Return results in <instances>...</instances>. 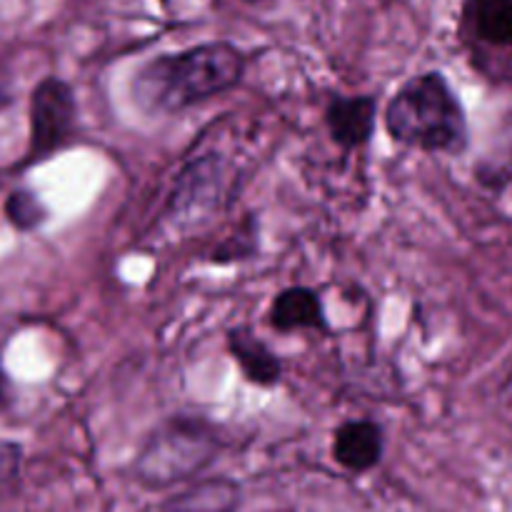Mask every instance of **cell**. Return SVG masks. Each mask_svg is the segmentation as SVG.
<instances>
[{
	"label": "cell",
	"mask_w": 512,
	"mask_h": 512,
	"mask_svg": "<svg viewBox=\"0 0 512 512\" xmlns=\"http://www.w3.org/2000/svg\"><path fill=\"white\" fill-rule=\"evenodd\" d=\"M225 343H228L230 358L235 360L248 383L258 388H275L283 380V360L270 350L265 340L258 338L253 328L235 325L225 335Z\"/></svg>",
	"instance_id": "9c48e42d"
},
{
	"label": "cell",
	"mask_w": 512,
	"mask_h": 512,
	"mask_svg": "<svg viewBox=\"0 0 512 512\" xmlns=\"http://www.w3.org/2000/svg\"><path fill=\"white\" fill-rule=\"evenodd\" d=\"M253 238H258V233H255V230H250L248 235H245V238H230V240H225L223 245H220L218 250H215L213 253V260L215 263H233V260H248V255H253V250H255V243H253Z\"/></svg>",
	"instance_id": "4fadbf2b"
},
{
	"label": "cell",
	"mask_w": 512,
	"mask_h": 512,
	"mask_svg": "<svg viewBox=\"0 0 512 512\" xmlns=\"http://www.w3.org/2000/svg\"><path fill=\"white\" fill-rule=\"evenodd\" d=\"M240 485L228 478H208L188 485L160 505V512H238Z\"/></svg>",
	"instance_id": "30bf717a"
},
{
	"label": "cell",
	"mask_w": 512,
	"mask_h": 512,
	"mask_svg": "<svg viewBox=\"0 0 512 512\" xmlns=\"http://www.w3.org/2000/svg\"><path fill=\"white\" fill-rule=\"evenodd\" d=\"M228 448V435L203 415L178 413L150 430L133 463L135 480L150 490L188 483Z\"/></svg>",
	"instance_id": "3957f363"
},
{
	"label": "cell",
	"mask_w": 512,
	"mask_h": 512,
	"mask_svg": "<svg viewBox=\"0 0 512 512\" xmlns=\"http://www.w3.org/2000/svg\"><path fill=\"white\" fill-rule=\"evenodd\" d=\"M390 138L423 153L460 155L470 145V125L463 103L443 73L413 75L385 108Z\"/></svg>",
	"instance_id": "7a4b0ae2"
},
{
	"label": "cell",
	"mask_w": 512,
	"mask_h": 512,
	"mask_svg": "<svg viewBox=\"0 0 512 512\" xmlns=\"http://www.w3.org/2000/svg\"><path fill=\"white\" fill-rule=\"evenodd\" d=\"M13 405V383H10L8 373L3 368V360H0V415Z\"/></svg>",
	"instance_id": "5bb4252c"
},
{
	"label": "cell",
	"mask_w": 512,
	"mask_h": 512,
	"mask_svg": "<svg viewBox=\"0 0 512 512\" xmlns=\"http://www.w3.org/2000/svg\"><path fill=\"white\" fill-rule=\"evenodd\" d=\"M243 3H248V5H265V3H270V0H243Z\"/></svg>",
	"instance_id": "9a60e30c"
},
{
	"label": "cell",
	"mask_w": 512,
	"mask_h": 512,
	"mask_svg": "<svg viewBox=\"0 0 512 512\" xmlns=\"http://www.w3.org/2000/svg\"><path fill=\"white\" fill-rule=\"evenodd\" d=\"M268 320L273 330L283 335L298 333V330H315V333L330 330L323 298L318 290L308 288V285H290V288L280 290L270 303Z\"/></svg>",
	"instance_id": "ba28073f"
},
{
	"label": "cell",
	"mask_w": 512,
	"mask_h": 512,
	"mask_svg": "<svg viewBox=\"0 0 512 512\" xmlns=\"http://www.w3.org/2000/svg\"><path fill=\"white\" fill-rule=\"evenodd\" d=\"M323 120L338 148H363L375 133L378 100L373 95H333L325 105Z\"/></svg>",
	"instance_id": "8992f818"
},
{
	"label": "cell",
	"mask_w": 512,
	"mask_h": 512,
	"mask_svg": "<svg viewBox=\"0 0 512 512\" xmlns=\"http://www.w3.org/2000/svg\"><path fill=\"white\" fill-rule=\"evenodd\" d=\"M500 158L503 160H495V163H490L488 168H485L483 180L490 185V188L505 193V190L512 188V128H510V143L505 145Z\"/></svg>",
	"instance_id": "7c38bea8"
},
{
	"label": "cell",
	"mask_w": 512,
	"mask_h": 512,
	"mask_svg": "<svg viewBox=\"0 0 512 512\" xmlns=\"http://www.w3.org/2000/svg\"><path fill=\"white\" fill-rule=\"evenodd\" d=\"M3 213L8 218V223L13 225L20 233H30V230H38L40 225L48 223V205L40 200V195L30 188H15L13 193L5 198Z\"/></svg>",
	"instance_id": "8fae6325"
},
{
	"label": "cell",
	"mask_w": 512,
	"mask_h": 512,
	"mask_svg": "<svg viewBox=\"0 0 512 512\" xmlns=\"http://www.w3.org/2000/svg\"><path fill=\"white\" fill-rule=\"evenodd\" d=\"M385 453V430L375 420H345L333 433V458L355 475L378 468Z\"/></svg>",
	"instance_id": "52a82bcc"
},
{
	"label": "cell",
	"mask_w": 512,
	"mask_h": 512,
	"mask_svg": "<svg viewBox=\"0 0 512 512\" xmlns=\"http://www.w3.org/2000/svg\"><path fill=\"white\" fill-rule=\"evenodd\" d=\"M458 30L480 75L512 83V0H463Z\"/></svg>",
	"instance_id": "277c9868"
},
{
	"label": "cell",
	"mask_w": 512,
	"mask_h": 512,
	"mask_svg": "<svg viewBox=\"0 0 512 512\" xmlns=\"http://www.w3.org/2000/svg\"><path fill=\"white\" fill-rule=\"evenodd\" d=\"M245 65L243 50L225 40L158 55L133 73L130 100L148 118L180 115L240 85Z\"/></svg>",
	"instance_id": "6da1fadb"
},
{
	"label": "cell",
	"mask_w": 512,
	"mask_h": 512,
	"mask_svg": "<svg viewBox=\"0 0 512 512\" xmlns=\"http://www.w3.org/2000/svg\"><path fill=\"white\" fill-rule=\"evenodd\" d=\"M78 103L75 93L63 78L40 80L30 93V135L23 155V168L38 165L63 150L75 133Z\"/></svg>",
	"instance_id": "5b68a950"
}]
</instances>
